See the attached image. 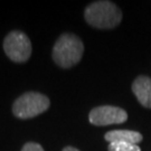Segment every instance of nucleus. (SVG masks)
<instances>
[{
    "instance_id": "nucleus-1",
    "label": "nucleus",
    "mask_w": 151,
    "mask_h": 151,
    "mask_svg": "<svg viewBox=\"0 0 151 151\" xmlns=\"http://www.w3.org/2000/svg\"><path fill=\"white\" fill-rule=\"evenodd\" d=\"M84 16L88 25L99 29L114 28L122 20L120 8L111 1L92 2L86 7Z\"/></svg>"
},
{
    "instance_id": "nucleus-2",
    "label": "nucleus",
    "mask_w": 151,
    "mask_h": 151,
    "mask_svg": "<svg viewBox=\"0 0 151 151\" xmlns=\"http://www.w3.org/2000/svg\"><path fill=\"white\" fill-rule=\"evenodd\" d=\"M84 46L80 38L73 34H63L53 48V60L60 67L70 68L82 60Z\"/></svg>"
},
{
    "instance_id": "nucleus-3",
    "label": "nucleus",
    "mask_w": 151,
    "mask_h": 151,
    "mask_svg": "<svg viewBox=\"0 0 151 151\" xmlns=\"http://www.w3.org/2000/svg\"><path fill=\"white\" fill-rule=\"evenodd\" d=\"M49 105L50 101L46 95L37 92H28L15 101L12 112L19 119H32L45 112Z\"/></svg>"
},
{
    "instance_id": "nucleus-4",
    "label": "nucleus",
    "mask_w": 151,
    "mask_h": 151,
    "mask_svg": "<svg viewBox=\"0 0 151 151\" xmlns=\"http://www.w3.org/2000/svg\"><path fill=\"white\" fill-rule=\"evenodd\" d=\"M6 55L15 63H25L32 55V43L26 34L19 30L9 32L4 42Z\"/></svg>"
},
{
    "instance_id": "nucleus-5",
    "label": "nucleus",
    "mask_w": 151,
    "mask_h": 151,
    "mask_svg": "<svg viewBox=\"0 0 151 151\" xmlns=\"http://www.w3.org/2000/svg\"><path fill=\"white\" fill-rule=\"evenodd\" d=\"M88 120L92 124L97 127L120 124L128 120V113L123 109L111 105H103L94 108L90 112Z\"/></svg>"
},
{
    "instance_id": "nucleus-6",
    "label": "nucleus",
    "mask_w": 151,
    "mask_h": 151,
    "mask_svg": "<svg viewBox=\"0 0 151 151\" xmlns=\"http://www.w3.org/2000/svg\"><path fill=\"white\" fill-rule=\"evenodd\" d=\"M132 91L141 105L151 109V78L148 76L137 77L132 84Z\"/></svg>"
},
{
    "instance_id": "nucleus-7",
    "label": "nucleus",
    "mask_w": 151,
    "mask_h": 151,
    "mask_svg": "<svg viewBox=\"0 0 151 151\" xmlns=\"http://www.w3.org/2000/svg\"><path fill=\"white\" fill-rule=\"evenodd\" d=\"M105 140L112 143V142H128L137 145L142 141L143 137L140 132L132 131V130H114L106 132L104 135Z\"/></svg>"
},
{
    "instance_id": "nucleus-8",
    "label": "nucleus",
    "mask_w": 151,
    "mask_h": 151,
    "mask_svg": "<svg viewBox=\"0 0 151 151\" xmlns=\"http://www.w3.org/2000/svg\"><path fill=\"white\" fill-rule=\"evenodd\" d=\"M109 151H141L137 145L128 142H112L109 145Z\"/></svg>"
},
{
    "instance_id": "nucleus-9",
    "label": "nucleus",
    "mask_w": 151,
    "mask_h": 151,
    "mask_svg": "<svg viewBox=\"0 0 151 151\" xmlns=\"http://www.w3.org/2000/svg\"><path fill=\"white\" fill-rule=\"evenodd\" d=\"M22 151H45L44 148L40 145H38L36 142H28L22 147Z\"/></svg>"
},
{
    "instance_id": "nucleus-10",
    "label": "nucleus",
    "mask_w": 151,
    "mask_h": 151,
    "mask_svg": "<svg viewBox=\"0 0 151 151\" xmlns=\"http://www.w3.org/2000/svg\"><path fill=\"white\" fill-rule=\"evenodd\" d=\"M62 151H80V150L74 148V147H66V148H64Z\"/></svg>"
}]
</instances>
